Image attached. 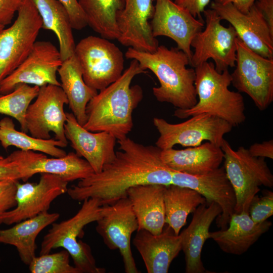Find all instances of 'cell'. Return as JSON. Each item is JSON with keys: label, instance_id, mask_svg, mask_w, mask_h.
I'll list each match as a JSON object with an SVG mask.
<instances>
[{"label": "cell", "instance_id": "6da1fadb", "mask_svg": "<svg viewBox=\"0 0 273 273\" xmlns=\"http://www.w3.org/2000/svg\"><path fill=\"white\" fill-rule=\"evenodd\" d=\"M119 151L112 161L99 173L80 179L68 188L73 200L98 199L102 205H111L127 197L133 187L147 184H172V170L161 159V150L146 146L126 137L118 140Z\"/></svg>", "mask_w": 273, "mask_h": 273}, {"label": "cell", "instance_id": "7a4b0ae2", "mask_svg": "<svg viewBox=\"0 0 273 273\" xmlns=\"http://www.w3.org/2000/svg\"><path fill=\"white\" fill-rule=\"evenodd\" d=\"M146 72L138 61L132 59L117 80L89 101L83 127L92 132H108L117 141L126 138L133 127V111L143 97L142 87L131 86V82L136 75Z\"/></svg>", "mask_w": 273, "mask_h": 273}, {"label": "cell", "instance_id": "3957f363", "mask_svg": "<svg viewBox=\"0 0 273 273\" xmlns=\"http://www.w3.org/2000/svg\"><path fill=\"white\" fill-rule=\"evenodd\" d=\"M125 56L136 60L143 69L156 75L160 86L153 87L152 91L158 101L170 103L179 109H190L197 103L195 70L187 67L190 59L181 50L163 45L154 52L129 47Z\"/></svg>", "mask_w": 273, "mask_h": 273}, {"label": "cell", "instance_id": "277c9868", "mask_svg": "<svg viewBox=\"0 0 273 273\" xmlns=\"http://www.w3.org/2000/svg\"><path fill=\"white\" fill-rule=\"evenodd\" d=\"M194 68L197 102L190 109H176L174 116L185 119L201 113H209L224 120L233 127L243 123L246 119L244 98L240 93L229 89L232 84L229 70L219 73L214 64L207 61Z\"/></svg>", "mask_w": 273, "mask_h": 273}, {"label": "cell", "instance_id": "5b68a950", "mask_svg": "<svg viewBox=\"0 0 273 273\" xmlns=\"http://www.w3.org/2000/svg\"><path fill=\"white\" fill-rule=\"evenodd\" d=\"M105 207L97 198L83 201L78 212L72 217L59 223L52 224V228L44 236L40 255L50 253L52 249L62 247L72 257L74 266L80 273H104L105 268L97 266L90 246L78 237L83 235V228L97 221L104 214Z\"/></svg>", "mask_w": 273, "mask_h": 273}, {"label": "cell", "instance_id": "8992f818", "mask_svg": "<svg viewBox=\"0 0 273 273\" xmlns=\"http://www.w3.org/2000/svg\"><path fill=\"white\" fill-rule=\"evenodd\" d=\"M220 148L223 152L224 170L235 194L234 213L248 212L260 187L272 188L273 175L265 158L251 155L244 147L235 150L224 139Z\"/></svg>", "mask_w": 273, "mask_h": 273}, {"label": "cell", "instance_id": "52a82bcc", "mask_svg": "<svg viewBox=\"0 0 273 273\" xmlns=\"http://www.w3.org/2000/svg\"><path fill=\"white\" fill-rule=\"evenodd\" d=\"M74 55L82 70L85 83L101 90L117 80L124 69L121 51L108 39L88 36L75 45Z\"/></svg>", "mask_w": 273, "mask_h": 273}, {"label": "cell", "instance_id": "ba28073f", "mask_svg": "<svg viewBox=\"0 0 273 273\" xmlns=\"http://www.w3.org/2000/svg\"><path fill=\"white\" fill-rule=\"evenodd\" d=\"M235 69L232 84L239 93L247 94L260 111L273 102V59L261 56L236 39Z\"/></svg>", "mask_w": 273, "mask_h": 273}, {"label": "cell", "instance_id": "9c48e42d", "mask_svg": "<svg viewBox=\"0 0 273 273\" xmlns=\"http://www.w3.org/2000/svg\"><path fill=\"white\" fill-rule=\"evenodd\" d=\"M10 27L0 31V85L26 59L32 50L42 20L31 0H24Z\"/></svg>", "mask_w": 273, "mask_h": 273}, {"label": "cell", "instance_id": "30bf717a", "mask_svg": "<svg viewBox=\"0 0 273 273\" xmlns=\"http://www.w3.org/2000/svg\"><path fill=\"white\" fill-rule=\"evenodd\" d=\"M153 122L159 134L155 144L161 150L172 148L176 145L195 147L204 141L220 147L224 135L233 127L224 120L209 113L195 115L176 124L158 117L154 118Z\"/></svg>", "mask_w": 273, "mask_h": 273}, {"label": "cell", "instance_id": "8fae6325", "mask_svg": "<svg viewBox=\"0 0 273 273\" xmlns=\"http://www.w3.org/2000/svg\"><path fill=\"white\" fill-rule=\"evenodd\" d=\"M206 27L193 38L191 47L194 49L190 65L195 68L209 59L214 62L216 70L221 73L235 67L237 53V32L230 25L224 27L213 9L205 10Z\"/></svg>", "mask_w": 273, "mask_h": 273}, {"label": "cell", "instance_id": "7c38bea8", "mask_svg": "<svg viewBox=\"0 0 273 273\" xmlns=\"http://www.w3.org/2000/svg\"><path fill=\"white\" fill-rule=\"evenodd\" d=\"M103 216L96 222V231L110 250L118 249L126 273H139L131 249V236L138 222L127 197L111 205H105Z\"/></svg>", "mask_w": 273, "mask_h": 273}, {"label": "cell", "instance_id": "4fadbf2b", "mask_svg": "<svg viewBox=\"0 0 273 273\" xmlns=\"http://www.w3.org/2000/svg\"><path fill=\"white\" fill-rule=\"evenodd\" d=\"M68 104L67 98L60 86L48 84L39 87L34 102L29 106L25 116L28 132L35 138L55 139L68 144L64 126L66 113L64 107Z\"/></svg>", "mask_w": 273, "mask_h": 273}, {"label": "cell", "instance_id": "5bb4252c", "mask_svg": "<svg viewBox=\"0 0 273 273\" xmlns=\"http://www.w3.org/2000/svg\"><path fill=\"white\" fill-rule=\"evenodd\" d=\"M62 62L59 50L51 42L36 41L26 59L3 80L0 94H8L20 84L61 86L57 73Z\"/></svg>", "mask_w": 273, "mask_h": 273}, {"label": "cell", "instance_id": "9a60e30c", "mask_svg": "<svg viewBox=\"0 0 273 273\" xmlns=\"http://www.w3.org/2000/svg\"><path fill=\"white\" fill-rule=\"evenodd\" d=\"M68 182L57 175L42 173L38 183L17 184L13 209L6 212L2 223L11 225L48 211L52 202L67 192Z\"/></svg>", "mask_w": 273, "mask_h": 273}, {"label": "cell", "instance_id": "2e32d148", "mask_svg": "<svg viewBox=\"0 0 273 273\" xmlns=\"http://www.w3.org/2000/svg\"><path fill=\"white\" fill-rule=\"evenodd\" d=\"M8 156L16 164L20 179L23 181L36 174L47 173L59 176L69 183L94 173L87 161L74 152L62 157L48 158L40 152L20 150Z\"/></svg>", "mask_w": 273, "mask_h": 273}, {"label": "cell", "instance_id": "e0dca14e", "mask_svg": "<svg viewBox=\"0 0 273 273\" xmlns=\"http://www.w3.org/2000/svg\"><path fill=\"white\" fill-rule=\"evenodd\" d=\"M150 23L155 37L165 36L172 39L176 42V48L183 51L191 61L193 54L191 43L195 36L204 28L202 19H196L172 0H156L154 13Z\"/></svg>", "mask_w": 273, "mask_h": 273}, {"label": "cell", "instance_id": "ac0fdd59", "mask_svg": "<svg viewBox=\"0 0 273 273\" xmlns=\"http://www.w3.org/2000/svg\"><path fill=\"white\" fill-rule=\"evenodd\" d=\"M172 184L196 191L205 199L207 204L216 203L221 209L216 218V224L222 230L227 228L235 212L236 197L224 167L199 175L172 170Z\"/></svg>", "mask_w": 273, "mask_h": 273}, {"label": "cell", "instance_id": "d6986e66", "mask_svg": "<svg viewBox=\"0 0 273 273\" xmlns=\"http://www.w3.org/2000/svg\"><path fill=\"white\" fill-rule=\"evenodd\" d=\"M221 20L228 21L238 37L251 50L261 56L273 59V34L262 15L254 4L247 14L240 12L231 4H210Z\"/></svg>", "mask_w": 273, "mask_h": 273}, {"label": "cell", "instance_id": "ffe728a7", "mask_svg": "<svg viewBox=\"0 0 273 273\" xmlns=\"http://www.w3.org/2000/svg\"><path fill=\"white\" fill-rule=\"evenodd\" d=\"M124 1V8L117 18V40L125 47L154 52L159 42L153 35L150 23L155 11L153 0Z\"/></svg>", "mask_w": 273, "mask_h": 273}, {"label": "cell", "instance_id": "44dd1931", "mask_svg": "<svg viewBox=\"0 0 273 273\" xmlns=\"http://www.w3.org/2000/svg\"><path fill=\"white\" fill-rule=\"evenodd\" d=\"M64 128L65 136L75 153L87 161L95 173L101 172L114 159L117 140L113 135L105 131L92 132L86 129L72 112L66 113Z\"/></svg>", "mask_w": 273, "mask_h": 273}, {"label": "cell", "instance_id": "7402d4cb", "mask_svg": "<svg viewBox=\"0 0 273 273\" xmlns=\"http://www.w3.org/2000/svg\"><path fill=\"white\" fill-rule=\"evenodd\" d=\"M132 243L148 273H167L172 261L181 250L180 235H175L169 226L158 235L139 230Z\"/></svg>", "mask_w": 273, "mask_h": 273}, {"label": "cell", "instance_id": "603a6c76", "mask_svg": "<svg viewBox=\"0 0 273 273\" xmlns=\"http://www.w3.org/2000/svg\"><path fill=\"white\" fill-rule=\"evenodd\" d=\"M221 213L220 207L215 202L201 204L193 212L189 226L179 234L186 273L207 272L202 261V251L205 242L209 239L210 225Z\"/></svg>", "mask_w": 273, "mask_h": 273}, {"label": "cell", "instance_id": "cb8c5ba5", "mask_svg": "<svg viewBox=\"0 0 273 273\" xmlns=\"http://www.w3.org/2000/svg\"><path fill=\"white\" fill-rule=\"evenodd\" d=\"M272 225L270 221L255 223L248 212L234 213L224 230L209 232L212 239L225 253L240 255L245 253Z\"/></svg>", "mask_w": 273, "mask_h": 273}, {"label": "cell", "instance_id": "d4e9b609", "mask_svg": "<svg viewBox=\"0 0 273 273\" xmlns=\"http://www.w3.org/2000/svg\"><path fill=\"white\" fill-rule=\"evenodd\" d=\"M166 186L142 185L127 190V197L138 220V230H146L155 235L163 231L165 224L164 194Z\"/></svg>", "mask_w": 273, "mask_h": 273}, {"label": "cell", "instance_id": "484cf974", "mask_svg": "<svg viewBox=\"0 0 273 273\" xmlns=\"http://www.w3.org/2000/svg\"><path fill=\"white\" fill-rule=\"evenodd\" d=\"M161 159L172 170L199 175L219 167L223 152L220 147L207 142L183 150H161Z\"/></svg>", "mask_w": 273, "mask_h": 273}, {"label": "cell", "instance_id": "4316f807", "mask_svg": "<svg viewBox=\"0 0 273 273\" xmlns=\"http://www.w3.org/2000/svg\"><path fill=\"white\" fill-rule=\"evenodd\" d=\"M60 217L58 213L44 212L21 221L13 227L0 230V243L15 246L21 261L29 265L35 257L36 239L47 226L56 222Z\"/></svg>", "mask_w": 273, "mask_h": 273}, {"label": "cell", "instance_id": "83f0119b", "mask_svg": "<svg viewBox=\"0 0 273 273\" xmlns=\"http://www.w3.org/2000/svg\"><path fill=\"white\" fill-rule=\"evenodd\" d=\"M58 73L69 107L78 122L83 126L86 120V106L98 90L84 82L80 66L74 54L63 61Z\"/></svg>", "mask_w": 273, "mask_h": 273}, {"label": "cell", "instance_id": "f1b7e54d", "mask_svg": "<svg viewBox=\"0 0 273 273\" xmlns=\"http://www.w3.org/2000/svg\"><path fill=\"white\" fill-rule=\"evenodd\" d=\"M42 20V28L56 35L62 60L74 54L75 47L68 14L58 0H31Z\"/></svg>", "mask_w": 273, "mask_h": 273}, {"label": "cell", "instance_id": "f546056e", "mask_svg": "<svg viewBox=\"0 0 273 273\" xmlns=\"http://www.w3.org/2000/svg\"><path fill=\"white\" fill-rule=\"evenodd\" d=\"M88 25L102 37L118 39L117 18L124 7V0H78Z\"/></svg>", "mask_w": 273, "mask_h": 273}, {"label": "cell", "instance_id": "4dcf8cb0", "mask_svg": "<svg viewBox=\"0 0 273 273\" xmlns=\"http://www.w3.org/2000/svg\"><path fill=\"white\" fill-rule=\"evenodd\" d=\"M164 202L165 223L178 235L188 215L205 203L206 200L193 189L171 184L166 186Z\"/></svg>", "mask_w": 273, "mask_h": 273}, {"label": "cell", "instance_id": "1f68e13d", "mask_svg": "<svg viewBox=\"0 0 273 273\" xmlns=\"http://www.w3.org/2000/svg\"><path fill=\"white\" fill-rule=\"evenodd\" d=\"M0 143L7 149L14 146L22 151H32L48 154L53 157H62L67 154L61 148L67 144L56 139H42L16 130L12 119L6 117L0 120Z\"/></svg>", "mask_w": 273, "mask_h": 273}, {"label": "cell", "instance_id": "d6a6232c", "mask_svg": "<svg viewBox=\"0 0 273 273\" xmlns=\"http://www.w3.org/2000/svg\"><path fill=\"white\" fill-rule=\"evenodd\" d=\"M39 87L20 84L13 91L0 97V114L15 118L20 124L22 131L28 132L25 121L27 109L36 97Z\"/></svg>", "mask_w": 273, "mask_h": 273}, {"label": "cell", "instance_id": "836d02e7", "mask_svg": "<svg viewBox=\"0 0 273 273\" xmlns=\"http://www.w3.org/2000/svg\"><path fill=\"white\" fill-rule=\"evenodd\" d=\"M70 254L64 249L52 254H41L34 257L29 264L31 273H80L70 264Z\"/></svg>", "mask_w": 273, "mask_h": 273}, {"label": "cell", "instance_id": "e575fe53", "mask_svg": "<svg viewBox=\"0 0 273 273\" xmlns=\"http://www.w3.org/2000/svg\"><path fill=\"white\" fill-rule=\"evenodd\" d=\"M248 213L255 223H261L273 215V192L268 190L262 192L261 196L256 195L250 205Z\"/></svg>", "mask_w": 273, "mask_h": 273}, {"label": "cell", "instance_id": "d590c367", "mask_svg": "<svg viewBox=\"0 0 273 273\" xmlns=\"http://www.w3.org/2000/svg\"><path fill=\"white\" fill-rule=\"evenodd\" d=\"M18 181L12 179L0 180V224L4 213L17 204L16 192Z\"/></svg>", "mask_w": 273, "mask_h": 273}, {"label": "cell", "instance_id": "8d00e7d4", "mask_svg": "<svg viewBox=\"0 0 273 273\" xmlns=\"http://www.w3.org/2000/svg\"><path fill=\"white\" fill-rule=\"evenodd\" d=\"M66 9L72 29L80 30L85 27L87 22L78 0H58Z\"/></svg>", "mask_w": 273, "mask_h": 273}, {"label": "cell", "instance_id": "74e56055", "mask_svg": "<svg viewBox=\"0 0 273 273\" xmlns=\"http://www.w3.org/2000/svg\"><path fill=\"white\" fill-rule=\"evenodd\" d=\"M24 0H0V24H10L15 14L18 12Z\"/></svg>", "mask_w": 273, "mask_h": 273}, {"label": "cell", "instance_id": "f35d334b", "mask_svg": "<svg viewBox=\"0 0 273 273\" xmlns=\"http://www.w3.org/2000/svg\"><path fill=\"white\" fill-rule=\"evenodd\" d=\"M20 179L19 172L16 164L8 156H0V180Z\"/></svg>", "mask_w": 273, "mask_h": 273}, {"label": "cell", "instance_id": "ab89813d", "mask_svg": "<svg viewBox=\"0 0 273 273\" xmlns=\"http://www.w3.org/2000/svg\"><path fill=\"white\" fill-rule=\"evenodd\" d=\"M176 4L189 11L195 18L202 19L201 13L210 0H172Z\"/></svg>", "mask_w": 273, "mask_h": 273}, {"label": "cell", "instance_id": "60d3db41", "mask_svg": "<svg viewBox=\"0 0 273 273\" xmlns=\"http://www.w3.org/2000/svg\"><path fill=\"white\" fill-rule=\"evenodd\" d=\"M250 154L256 157L273 159V140L265 141L260 143H256L248 149Z\"/></svg>", "mask_w": 273, "mask_h": 273}, {"label": "cell", "instance_id": "b9f144b4", "mask_svg": "<svg viewBox=\"0 0 273 273\" xmlns=\"http://www.w3.org/2000/svg\"><path fill=\"white\" fill-rule=\"evenodd\" d=\"M254 5L262 15L273 34V0H256Z\"/></svg>", "mask_w": 273, "mask_h": 273}, {"label": "cell", "instance_id": "7bdbcfd3", "mask_svg": "<svg viewBox=\"0 0 273 273\" xmlns=\"http://www.w3.org/2000/svg\"><path fill=\"white\" fill-rule=\"evenodd\" d=\"M256 0H214V2L220 5L232 4L240 12L247 14Z\"/></svg>", "mask_w": 273, "mask_h": 273}, {"label": "cell", "instance_id": "ee69618b", "mask_svg": "<svg viewBox=\"0 0 273 273\" xmlns=\"http://www.w3.org/2000/svg\"><path fill=\"white\" fill-rule=\"evenodd\" d=\"M5 28V26H3V25H2L0 24V31H1L2 29H3V28Z\"/></svg>", "mask_w": 273, "mask_h": 273}]
</instances>
